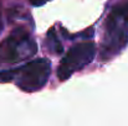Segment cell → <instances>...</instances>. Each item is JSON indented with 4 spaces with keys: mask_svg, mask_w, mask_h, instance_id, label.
Segmentation results:
<instances>
[{
    "mask_svg": "<svg viewBox=\"0 0 128 126\" xmlns=\"http://www.w3.org/2000/svg\"><path fill=\"white\" fill-rule=\"evenodd\" d=\"M128 43V20L120 6H116L107 17L102 58L110 59L118 54Z\"/></svg>",
    "mask_w": 128,
    "mask_h": 126,
    "instance_id": "obj_1",
    "label": "cell"
},
{
    "mask_svg": "<svg viewBox=\"0 0 128 126\" xmlns=\"http://www.w3.org/2000/svg\"><path fill=\"white\" fill-rule=\"evenodd\" d=\"M36 51V42L30 34L24 27H18L0 43V66L30 58Z\"/></svg>",
    "mask_w": 128,
    "mask_h": 126,
    "instance_id": "obj_2",
    "label": "cell"
},
{
    "mask_svg": "<svg viewBox=\"0 0 128 126\" xmlns=\"http://www.w3.org/2000/svg\"><path fill=\"white\" fill-rule=\"evenodd\" d=\"M51 74V63L46 58H36L15 68L16 85L28 93L38 91L44 88Z\"/></svg>",
    "mask_w": 128,
    "mask_h": 126,
    "instance_id": "obj_3",
    "label": "cell"
},
{
    "mask_svg": "<svg viewBox=\"0 0 128 126\" xmlns=\"http://www.w3.org/2000/svg\"><path fill=\"white\" fill-rule=\"evenodd\" d=\"M94 54H96V46L91 41L81 42L71 47L58 66L57 69L58 79L66 81L75 72L84 69L87 64H90L93 61Z\"/></svg>",
    "mask_w": 128,
    "mask_h": 126,
    "instance_id": "obj_4",
    "label": "cell"
},
{
    "mask_svg": "<svg viewBox=\"0 0 128 126\" xmlns=\"http://www.w3.org/2000/svg\"><path fill=\"white\" fill-rule=\"evenodd\" d=\"M47 46H48L50 51H52V52H55L57 54L62 52V44L58 41L54 29H51L48 31V34H47Z\"/></svg>",
    "mask_w": 128,
    "mask_h": 126,
    "instance_id": "obj_5",
    "label": "cell"
},
{
    "mask_svg": "<svg viewBox=\"0 0 128 126\" xmlns=\"http://www.w3.org/2000/svg\"><path fill=\"white\" fill-rule=\"evenodd\" d=\"M14 79H15V68H14V69L0 71V83L12 82Z\"/></svg>",
    "mask_w": 128,
    "mask_h": 126,
    "instance_id": "obj_6",
    "label": "cell"
},
{
    "mask_svg": "<svg viewBox=\"0 0 128 126\" xmlns=\"http://www.w3.org/2000/svg\"><path fill=\"white\" fill-rule=\"evenodd\" d=\"M30 1V4L31 5H34V6H41V5H44L47 0H29Z\"/></svg>",
    "mask_w": 128,
    "mask_h": 126,
    "instance_id": "obj_7",
    "label": "cell"
},
{
    "mask_svg": "<svg viewBox=\"0 0 128 126\" xmlns=\"http://www.w3.org/2000/svg\"><path fill=\"white\" fill-rule=\"evenodd\" d=\"M120 7H121V10L123 11V14L126 15V17H127V20H128V2L124 4V5H120Z\"/></svg>",
    "mask_w": 128,
    "mask_h": 126,
    "instance_id": "obj_8",
    "label": "cell"
},
{
    "mask_svg": "<svg viewBox=\"0 0 128 126\" xmlns=\"http://www.w3.org/2000/svg\"><path fill=\"white\" fill-rule=\"evenodd\" d=\"M2 29V19H1V6H0V31Z\"/></svg>",
    "mask_w": 128,
    "mask_h": 126,
    "instance_id": "obj_9",
    "label": "cell"
},
{
    "mask_svg": "<svg viewBox=\"0 0 128 126\" xmlns=\"http://www.w3.org/2000/svg\"><path fill=\"white\" fill-rule=\"evenodd\" d=\"M47 1H48V0H47Z\"/></svg>",
    "mask_w": 128,
    "mask_h": 126,
    "instance_id": "obj_10",
    "label": "cell"
}]
</instances>
